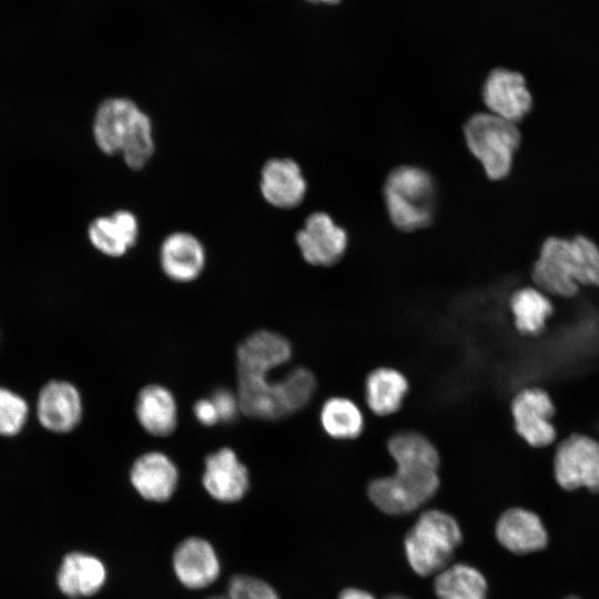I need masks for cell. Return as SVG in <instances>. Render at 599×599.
<instances>
[{
    "label": "cell",
    "instance_id": "1",
    "mask_svg": "<svg viewBox=\"0 0 599 599\" xmlns=\"http://www.w3.org/2000/svg\"><path fill=\"white\" fill-rule=\"evenodd\" d=\"M388 451L396 464L390 476L368 485L372 502L388 515H403L423 506L439 487V456L432 441L417 432L392 436Z\"/></svg>",
    "mask_w": 599,
    "mask_h": 599
},
{
    "label": "cell",
    "instance_id": "2",
    "mask_svg": "<svg viewBox=\"0 0 599 599\" xmlns=\"http://www.w3.org/2000/svg\"><path fill=\"white\" fill-rule=\"evenodd\" d=\"M540 291L572 297L579 285L599 286V248L585 236L547 238L532 267Z\"/></svg>",
    "mask_w": 599,
    "mask_h": 599
},
{
    "label": "cell",
    "instance_id": "3",
    "mask_svg": "<svg viewBox=\"0 0 599 599\" xmlns=\"http://www.w3.org/2000/svg\"><path fill=\"white\" fill-rule=\"evenodd\" d=\"M384 197L392 223L404 232L426 227L434 219L435 183L420 167L394 169L385 181Z\"/></svg>",
    "mask_w": 599,
    "mask_h": 599
},
{
    "label": "cell",
    "instance_id": "4",
    "mask_svg": "<svg viewBox=\"0 0 599 599\" xmlns=\"http://www.w3.org/2000/svg\"><path fill=\"white\" fill-rule=\"evenodd\" d=\"M463 539L457 521L447 512L430 509L423 512L404 541L406 558L419 576L440 572L448 566Z\"/></svg>",
    "mask_w": 599,
    "mask_h": 599
},
{
    "label": "cell",
    "instance_id": "5",
    "mask_svg": "<svg viewBox=\"0 0 599 599\" xmlns=\"http://www.w3.org/2000/svg\"><path fill=\"white\" fill-rule=\"evenodd\" d=\"M464 135L469 151L489 179L501 180L508 175L521 140L516 123L490 112L476 113L466 122Z\"/></svg>",
    "mask_w": 599,
    "mask_h": 599
},
{
    "label": "cell",
    "instance_id": "6",
    "mask_svg": "<svg viewBox=\"0 0 599 599\" xmlns=\"http://www.w3.org/2000/svg\"><path fill=\"white\" fill-rule=\"evenodd\" d=\"M554 473L566 490L587 488L599 493V443L587 435L568 436L556 450Z\"/></svg>",
    "mask_w": 599,
    "mask_h": 599
},
{
    "label": "cell",
    "instance_id": "7",
    "mask_svg": "<svg viewBox=\"0 0 599 599\" xmlns=\"http://www.w3.org/2000/svg\"><path fill=\"white\" fill-rule=\"evenodd\" d=\"M146 115L130 99L111 98L103 101L93 122L97 145L105 154H121Z\"/></svg>",
    "mask_w": 599,
    "mask_h": 599
},
{
    "label": "cell",
    "instance_id": "8",
    "mask_svg": "<svg viewBox=\"0 0 599 599\" xmlns=\"http://www.w3.org/2000/svg\"><path fill=\"white\" fill-rule=\"evenodd\" d=\"M296 244L305 262L314 266H332L345 254L347 233L324 212L307 216L295 235Z\"/></svg>",
    "mask_w": 599,
    "mask_h": 599
},
{
    "label": "cell",
    "instance_id": "9",
    "mask_svg": "<svg viewBox=\"0 0 599 599\" xmlns=\"http://www.w3.org/2000/svg\"><path fill=\"white\" fill-rule=\"evenodd\" d=\"M555 412L550 396L540 387L521 389L511 403L515 429L532 447H545L555 440Z\"/></svg>",
    "mask_w": 599,
    "mask_h": 599
},
{
    "label": "cell",
    "instance_id": "10",
    "mask_svg": "<svg viewBox=\"0 0 599 599\" xmlns=\"http://www.w3.org/2000/svg\"><path fill=\"white\" fill-rule=\"evenodd\" d=\"M83 402L80 390L70 382L51 379L37 397L39 424L54 434L72 432L81 422Z\"/></svg>",
    "mask_w": 599,
    "mask_h": 599
},
{
    "label": "cell",
    "instance_id": "11",
    "mask_svg": "<svg viewBox=\"0 0 599 599\" xmlns=\"http://www.w3.org/2000/svg\"><path fill=\"white\" fill-rule=\"evenodd\" d=\"M483 100L490 113L518 122L532 108V97L524 75L504 68L494 69L483 87Z\"/></svg>",
    "mask_w": 599,
    "mask_h": 599
},
{
    "label": "cell",
    "instance_id": "12",
    "mask_svg": "<svg viewBox=\"0 0 599 599\" xmlns=\"http://www.w3.org/2000/svg\"><path fill=\"white\" fill-rule=\"evenodd\" d=\"M202 484L213 499L236 502L250 488L248 469L232 448L222 447L206 456Z\"/></svg>",
    "mask_w": 599,
    "mask_h": 599
},
{
    "label": "cell",
    "instance_id": "13",
    "mask_svg": "<svg viewBox=\"0 0 599 599\" xmlns=\"http://www.w3.org/2000/svg\"><path fill=\"white\" fill-rule=\"evenodd\" d=\"M129 477L136 493L143 499L154 502L167 501L179 485L175 463L158 450L139 456L131 466Z\"/></svg>",
    "mask_w": 599,
    "mask_h": 599
},
{
    "label": "cell",
    "instance_id": "14",
    "mask_svg": "<svg viewBox=\"0 0 599 599\" xmlns=\"http://www.w3.org/2000/svg\"><path fill=\"white\" fill-rule=\"evenodd\" d=\"M260 190L272 206L292 210L303 202L307 183L297 162L290 158H274L266 161L261 170Z\"/></svg>",
    "mask_w": 599,
    "mask_h": 599
},
{
    "label": "cell",
    "instance_id": "15",
    "mask_svg": "<svg viewBox=\"0 0 599 599\" xmlns=\"http://www.w3.org/2000/svg\"><path fill=\"white\" fill-rule=\"evenodd\" d=\"M172 562L177 580L192 590L209 587L221 571L215 549L200 537H190L180 542L173 552Z\"/></svg>",
    "mask_w": 599,
    "mask_h": 599
},
{
    "label": "cell",
    "instance_id": "16",
    "mask_svg": "<svg viewBox=\"0 0 599 599\" xmlns=\"http://www.w3.org/2000/svg\"><path fill=\"white\" fill-rule=\"evenodd\" d=\"M205 250L200 240L186 232L167 235L160 247V265L167 278L177 283L195 281L204 270Z\"/></svg>",
    "mask_w": 599,
    "mask_h": 599
},
{
    "label": "cell",
    "instance_id": "17",
    "mask_svg": "<svg viewBox=\"0 0 599 599\" xmlns=\"http://www.w3.org/2000/svg\"><path fill=\"white\" fill-rule=\"evenodd\" d=\"M496 537L507 550L526 555L544 549L548 532L539 516L524 508L506 510L496 524Z\"/></svg>",
    "mask_w": 599,
    "mask_h": 599
},
{
    "label": "cell",
    "instance_id": "18",
    "mask_svg": "<svg viewBox=\"0 0 599 599\" xmlns=\"http://www.w3.org/2000/svg\"><path fill=\"white\" fill-rule=\"evenodd\" d=\"M135 416L148 434L155 437L170 436L179 422L177 403L173 393L160 384L144 386L136 396Z\"/></svg>",
    "mask_w": 599,
    "mask_h": 599
},
{
    "label": "cell",
    "instance_id": "19",
    "mask_svg": "<svg viewBox=\"0 0 599 599\" xmlns=\"http://www.w3.org/2000/svg\"><path fill=\"white\" fill-rule=\"evenodd\" d=\"M292 357V345L282 334L262 329L247 336L236 349L237 373L276 369Z\"/></svg>",
    "mask_w": 599,
    "mask_h": 599
},
{
    "label": "cell",
    "instance_id": "20",
    "mask_svg": "<svg viewBox=\"0 0 599 599\" xmlns=\"http://www.w3.org/2000/svg\"><path fill=\"white\" fill-rule=\"evenodd\" d=\"M140 229L136 216L126 210H119L110 216L95 219L89 226V238L101 253L120 257L138 242Z\"/></svg>",
    "mask_w": 599,
    "mask_h": 599
},
{
    "label": "cell",
    "instance_id": "21",
    "mask_svg": "<svg viewBox=\"0 0 599 599\" xmlns=\"http://www.w3.org/2000/svg\"><path fill=\"white\" fill-rule=\"evenodd\" d=\"M106 579L103 562L94 556L71 552L63 558L57 576L60 590L71 598L97 593Z\"/></svg>",
    "mask_w": 599,
    "mask_h": 599
},
{
    "label": "cell",
    "instance_id": "22",
    "mask_svg": "<svg viewBox=\"0 0 599 599\" xmlns=\"http://www.w3.org/2000/svg\"><path fill=\"white\" fill-rule=\"evenodd\" d=\"M408 392L406 377L397 369L378 367L365 380V399L377 415L385 416L397 412Z\"/></svg>",
    "mask_w": 599,
    "mask_h": 599
},
{
    "label": "cell",
    "instance_id": "23",
    "mask_svg": "<svg viewBox=\"0 0 599 599\" xmlns=\"http://www.w3.org/2000/svg\"><path fill=\"white\" fill-rule=\"evenodd\" d=\"M434 587L438 599H487L486 578L466 564L444 568L437 573Z\"/></svg>",
    "mask_w": 599,
    "mask_h": 599
},
{
    "label": "cell",
    "instance_id": "24",
    "mask_svg": "<svg viewBox=\"0 0 599 599\" xmlns=\"http://www.w3.org/2000/svg\"><path fill=\"white\" fill-rule=\"evenodd\" d=\"M515 326L521 334L538 335L552 315L554 306L539 288L524 287L516 291L509 301Z\"/></svg>",
    "mask_w": 599,
    "mask_h": 599
},
{
    "label": "cell",
    "instance_id": "25",
    "mask_svg": "<svg viewBox=\"0 0 599 599\" xmlns=\"http://www.w3.org/2000/svg\"><path fill=\"white\" fill-rule=\"evenodd\" d=\"M319 418L325 433L336 439H354L364 428L361 409L345 397L327 399L322 406Z\"/></svg>",
    "mask_w": 599,
    "mask_h": 599
},
{
    "label": "cell",
    "instance_id": "26",
    "mask_svg": "<svg viewBox=\"0 0 599 599\" xmlns=\"http://www.w3.org/2000/svg\"><path fill=\"white\" fill-rule=\"evenodd\" d=\"M28 417L27 400L10 388L0 386V436L9 438L19 435Z\"/></svg>",
    "mask_w": 599,
    "mask_h": 599
},
{
    "label": "cell",
    "instance_id": "27",
    "mask_svg": "<svg viewBox=\"0 0 599 599\" xmlns=\"http://www.w3.org/2000/svg\"><path fill=\"white\" fill-rule=\"evenodd\" d=\"M316 380L312 372L296 367L284 376V396L288 414L304 408L312 399Z\"/></svg>",
    "mask_w": 599,
    "mask_h": 599
},
{
    "label": "cell",
    "instance_id": "28",
    "mask_svg": "<svg viewBox=\"0 0 599 599\" xmlns=\"http://www.w3.org/2000/svg\"><path fill=\"white\" fill-rule=\"evenodd\" d=\"M152 132V122L148 115L121 153L130 169L141 170L151 160L155 149Z\"/></svg>",
    "mask_w": 599,
    "mask_h": 599
},
{
    "label": "cell",
    "instance_id": "29",
    "mask_svg": "<svg viewBox=\"0 0 599 599\" xmlns=\"http://www.w3.org/2000/svg\"><path fill=\"white\" fill-rule=\"evenodd\" d=\"M230 599H280L275 589L266 581L247 575L232 577L227 586Z\"/></svg>",
    "mask_w": 599,
    "mask_h": 599
},
{
    "label": "cell",
    "instance_id": "30",
    "mask_svg": "<svg viewBox=\"0 0 599 599\" xmlns=\"http://www.w3.org/2000/svg\"><path fill=\"white\" fill-rule=\"evenodd\" d=\"M221 422H232L236 417L240 409L237 396L230 390L220 388L216 389L211 397Z\"/></svg>",
    "mask_w": 599,
    "mask_h": 599
},
{
    "label": "cell",
    "instance_id": "31",
    "mask_svg": "<svg viewBox=\"0 0 599 599\" xmlns=\"http://www.w3.org/2000/svg\"><path fill=\"white\" fill-rule=\"evenodd\" d=\"M193 413L199 423L204 426H214L221 422L219 413L211 398H202L195 402Z\"/></svg>",
    "mask_w": 599,
    "mask_h": 599
},
{
    "label": "cell",
    "instance_id": "32",
    "mask_svg": "<svg viewBox=\"0 0 599 599\" xmlns=\"http://www.w3.org/2000/svg\"><path fill=\"white\" fill-rule=\"evenodd\" d=\"M338 599H375L369 592L356 588L343 590Z\"/></svg>",
    "mask_w": 599,
    "mask_h": 599
},
{
    "label": "cell",
    "instance_id": "33",
    "mask_svg": "<svg viewBox=\"0 0 599 599\" xmlns=\"http://www.w3.org/2000/svg\"><path fill=\"white\" fill-rule=\"evenodd\" d=\"M309 1H319L325 3H337L339 0H309Z\"/></svg>",
    "mask_w": 599,
    "mask_h": 599
},
{
    "label": "cell",
    "instance_id": "34",
    "mask_svg": "<svg viewBox=\"0 0 599 599\" xmlns=\"http://www.w3.org/2000/svg\"><path fill=\"white\" fill-rule=\"evenodd\" d=\"M207 599H230L229 597L215 596Z\"/></svg>",
    "mask_w": 599,
    "mask_h": 599
},
{
    "label": "cell",
    "instance_id": "35",
    "mask_svg": "<svg viewBox=\"0 0 599 599\" xmlns=\"http://www.w3.org/2000/svg\"><path fill=\"white\" fill-rule=\"evenodd\" d=\"M387 599H407L405 597H402V596H390L389 598Z\"/></svg>",
    "mask_w": 599,
    "mask_h": 599
},
{
    "label": "cell",
    "instance_id": "36",
    "mask_svg": "<svg viewBox=\"0 0 599 599\" xmlns=\"http://www.w3.org/2000/svg\"><path fill=\"white\" fill-rule=\"evenodd\" d=\"M565 599H579L577 597H568V598H565Z\"/></svg>",
    "mask_w": 599,
    "mask_h": 599
}]
</instances>
